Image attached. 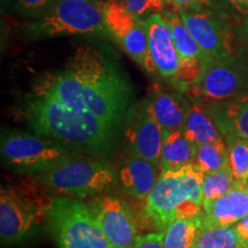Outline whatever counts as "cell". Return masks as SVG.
Masks as SVG:
<instances>
[{"label":"cell","instance_id":"17","mask_svg":"<svg viewBox=\"0 0 248 248\" xmlns=\"http://www.w3.org/2000/svg\"><path fill=\"white\" fill-rule=\"evenodd\" d=\"M147 104L152 115L163 130L171 131L183 129L188 107L184 106L178 95L155 86Z\"/></svg>","mask_w":248,"mask_h":248},{"label":"cell","instance_id":"6","mask_svg":"<svg viewBox=\"0 0 248 248\" xmlns=\"http://www.w3.org/2000/svg\"><path fill=\"white\" fill-rule=\"evenodd\" d=\"M190 89L198 98L209 104L247 94L248 49L240 48L230 57L213 60Z\"/></svg>","mask_w":248,"mask_h":248},{"label":"cell","instance_id":"11","mask_svg":"<svg viewBox=\"0 0 248 248\" xmlns=\"http://www.w3.org/2000/svg\"><path fill=\"white\" fill-rule=\"evenodd\" d=\"M91 209L110 248L133 246L138 238V229L124 201L108 195L94 201Z\"/></svg>","mask_w":248,"mask_h":248},{"label":"cell","instance_id":"24","mask_svg":"<svg viewBox=\"0 0 248 248\" xmlns=\"http://www.w3.org/2000/svg\"><path fill=\"white\" fill-rule=\"evenodd\" d=\"M194 248H243L234 226L202 228Z\"/></svg>","mask_w":248,"mask_h":248},{"label":"cell","instance_id":"19","mask_svg":"<svg viewBox=\"0 0 248 248\" xmlns=\"http://www.w3.org/2000/svg\"><path fill=\"white\" fill-rule=\"evenodd\" d=\"M213 114L219 131L235 133L248 139V93L232 100L219 102Z\"/></svg>","mask_w":248,"mask_h":248},{"label":"cell","instance_id":"13","mask_svg":"<svg viewBox=\"0 0 248 248\" xmlns=\"http://www.w3.org/2000/svg\"><path fill=\"white\" fill-rule=\"evenodd\" d=\"M141 20L147 31L148 47L156 73L171 82L181 63L171 29L161 13H152Z\"/></svg>","mask_w":248,"mask_h":248},{"label":"cell","instance_id":"25","mask_svg":"<svg viewBox=\"0 0 248 248\" xmlns=\"http://www.w3.org/2000/svg\"><path fill=\"white\" fill-rule=\"evenodd\" d=\"M237 184L238 182L234 179L229 167L217 170L215 172L206 173L202 181L203 203L222 197L231 191Z\"/></svg>","mask_w":248,"mask_h":248},{"label":"cell","instance_id":"31","mask_svg":"<svg viewBox=\"0 0 248 248\" xmlns=\"http://www.w3.org/2000/svg\"><path fill=\"white\" fill-rule=\"evenodd\" d=\"M164 2L168 5L173 6L175 8L184 7V6L207 4V0H164Z\"/></svg>","mask_w":248,"mask_h":248},{"label":"cell","instance_id":"15","mask_svg":"<svg viewBox=\"0 0 248 248\" xmlns=\"http://www.w3.org/2000/svg\"><path fill=\"white\" fill-rule=\"evenodd\" d=\"M247 214L248 183H238L228 193L204 202L200 217L202 228L233 226Z\"/></svg>","mask_w":248,"mask_h":248},{"label":"cell","instance_id":"30","mask_svg":"<svg viewBox=\"0 0 248 248\" xmlns=\"http://www.w3.org/2000/svg\"><path fill=\"white\" fill-rule=\"evenodd\" d=\"M233 226L239 237L241 247L248 248V214Z\"/></svg>","mask_w":248,"mask_h":248},{"label":"cell","instance_id":"8","mask_svg":"<svg viewBox=\"0 0 248 248\" xmlns=\"http://www.w3.org/2000/svg\"><path fill=\"white\" fill-rule=\"evenodd\" d=\"M0 152L9 166L38 175L71 156L69 148L61 142L20 132L2 133Z\"/></svg>","mask_w":248,"mask_h":248},{"label":"cell","instance_id":"18","mask_svg":"<svg viewBox=\"0 0 248 248\" xmlns=\"http://www.w3.org/2000/svg\"><path fill=\"white\" fill-rule=\"evenodd\" d=\"M197 146L185 137L182 130H164L161 147V171L179 169L194 163Z\"/></svg>","mask_w":248,"mask_h":248},{"label":"cell","instance_id":"16","mask_svg":"<svg viewBox=\"0 0 248 248\" xmlns=\"http://www.w3.org/2000/svg\"><path fill=\"white\" fill-rule=\"evenodd\" d=\"M151 161L133 156L123 164L120 170V182L123 191L136 199H146L160 175Z\"/></svg>","mask_w":248,"mask_h":248},{"label":"cell","instance_id":"28","mask_svg":"<svg viewBox=\"0 0 248 248\" xmlns=\"http://www.w3.org/2000/svg\"><path fill=\"white\" fill-rule=\"evenodd\" d=\"M57 0H14L15 9L26 16L35 17L42 14Z\"/></svg>","mask_w":248,"mask_h":248},{"label":"cell","instance_id":"4","mask_svg":"<svg viewBox=\"0 0 248 248\" xmlns=\"http://www.w3.org/2000/svg\"><path fill=\"white\" fill-rule=\"evenodd\" d=\"M104 0H57L26 26L31 38L66 35L110 37L105 18Z\"/></svg>","mask_w":248,"mask_h":248},{"label":"cell","instance_id":"9","mask_svg":"<svg viewBox=\"0 0 248 248\" xmlns=\"http://www.w3.org/2000/svg\"><path fill=\"white\" fill-rule=\"evenodd\" d=\"M185 27L201 49L213 60H221L234 53L231 18L207 4L176 8Z\"/></svg>","mask_w":248,"mask_h":248},{"label":"cell","instance_id":"20","mask_svg":"<svg viewBox=\"0 0 248 248\" xmlns=\"http://www.w3.org/2000/svg\"><path fill=\"white\" fill-rule=\"evenodd\" d=\"M182 131L195 146L222 139L221 131L214 122V117L203 107L197 104L188 106Z\"/></svg>","mask_w":248,"mask_h":248},{"label":"cell","instance_id":"29","mask_svg":"<svg viewBox=\"0 0 248 248\" xmlns=\"http://www.w3.org/2000/svg\"><path fill=\"white\" fill-rule=\"evenodd\" d=\"M131 248H163V232H152L138 235L137 240Z\"/></svg>","mask_w":248,"mask_h":248},{"label":"cell","instance_id":"3","mask_svg":"<svg viewBox=\"0 0 248 248\" xmlns=\"http://www.w3.org/2000/svg\"><path fill=\"white\" fill-rule=\"evenodd\" d=\"M204 173L195 163L161 171L146 198L145 212L157 231L181 218H192L202 212Z\"/></svg>","mask_w":248,"mask_h":248},{"label":"cell","instance_id":"7","mask_svg":"<svg viewBox=\"0 0 248 248\" xmlns=\"http://www.w3.org/2000/svg\"><path fill=\"white\" fill-rule=\"evenodd\" d=\"M114 178L115 173L109 164L71 156L38 175L39 181L52 190L79 197L106 190L113 184Z\"/></svg>","mask_w":248,"mask_h":248},{"label":"cell","instance_id":"5","mask_svg":"<svg viewBox=\"0 0 248 248\" xmlns=\"http://www.w3.org/2000/svg\"><path fill=\"white\" fill-rule=\"evenodd\" d=\"M46 216L60 248H110L92 209L82 201L55 198L49 202Z\"/></svg>","mask_w":248,"mask_h":248},{"label":"cell","instance_id":"21","mask_svg":"<svg viewBox=\"0 0 248 248\" xmlns=\"http://www.w3.org/2000/svg\"><path fill=\"white\" fill-rule=\"evenodd\" d=\"M202 230L200 215L192 218L176 219L163 232V248H194Z\"/></svg>","mask_w":248,"mask_h":248},{"label":"cell","instance_id":"1","mask_svg":"<svg viewBox=\"0 0 248 248\" xmlns=\"http://www.w3.org/2000/svg\"><path fill=\"white\" fill-rule=\"evenodd\" d=\"M33 91L90 110L117 129L131 98V88L106 55L90 45L77 47L64 67L45 74Z\"/></svg>","mask_w":248,"mask_h":248},{"label":"cell","instance_id":"12","mask_svg":"<svg viewBox=\"0 0 248 248\" xmlns=\"http://www.w3.org/2000/svg\"><path fill=\"white\" fill-rule=\"evenodd\" d=\"M38 225L35 207L16 192H0V238L4 245L22 243L30 238Z\"/></svg>","mask_w":248,"mask_h":248},{"label":"cell","instance_id":"27","mask_svg":"<svg viewBox=\"0 0 248 248\" xmlns=\"http://www.w3.org/2000/svg\"><path fill=\"white\" fill-rule=\"evenodd\" d=\"M131 13L139 18H144L152 13H161L164 9V0H122Z\"/></svg>","mask_w":248,"mask_h":248},{"label":"cell","instance_id":"26","mask_svg":"<svg viewBox=\"0 0 248 248\" xmlns=\"http://www.w3.org/2000/svg\"><path fill=\"white\" fill-rule=\"evenodd\" d=\"M207 5L228 15L233 21L243 22L248 17V0H207Z\"/></svg>","mask_w":248,"mask_h":248},{"label":"cell","instance_id":"22","mask_svg":"<svg viewBox=\"0 0 248 248\" xmlns=\"http://www.w3.org/2000/svg\"><path fill=\"white\" fill-rule=\"evenodd\" d=\"M194 163L204 175L229 167V151L226 141L222 138L217 141L197 146Z\"/></svg>","mask_w":248,"mask_h":248},{"label":"cell","instance_id":"2","mask_svg":"<svg viewBox=\"0 0 248 248\" xmlns=\"http://www.w3.org/2000/svg\"><path fill=\"white\" fill-rule=\"evenodd\" d=\"M27 119L37 135L93 153L109 151L116 131L92 111L36 91L28 102Z\"/></svg>","mask_w":248,"mask_h":248},{"label":"cell","instance_id":"32","mask_svg":"<svg viewBox=\"0 0 248 248\" xmlns=\"http://www.w3.org/2000/svg\"><path fill=\"white\" fill-rule=\"evenodd\" d=\"M239 33H240L241 38H243L245 42H246L248 44V17L245 18L243 22L240 23Z\"/></svg>","mask_w":248,"mask_h":248},{"label":"cell","instance_id":"23","mask_svg":"<svg viewBox=\"0 0 248 248\" xmlns=\"http://www.w3.org/2000/svg\"><path fill=\"white\" fill-rule=\"evenodd\" d=\"M229 151V168L238 183L248 181V139L235 133H225Z\"/></svg>","mask_w":248,"mask_h":248},{"label":"cell","instance_id":"33","mask_svg":"<svg viewBox=\"0 0 248 248\" xmlns=\"http://www.w3.org/2000/svg\"><path fill=\"white\" fill-rule=\"evenodd\" d=\"M247 183H248V181H247Z\"/></svg>","mask_w":248,"mask_h":248},{"label":"cell","instance_id":"14","mask_svg":"<svg viewBox=\"0 0 248 248\" xmlns=\"http://www.w3.org/2000/svg\"><path fill=\"white\" fill-rule=\"evenodd\" d=\"M163 136L164 130L152 115L147 101L141 102L126 130V138L133 156L142 157L161 167Z\"/></svg>","mask_w":248,"mask_h":248},{"label":"cell","instance_id":"10","mask_svg":"<svg viewBox=\"0 0 248 248\" xmlns=\"http://www.w3.org/2000/svg\"><path fill=\"white\" fill-rule=\"evenodd\" d=\"M105 18L110 37H114L124 52L147 73H156L148 47L147 31L141 18L135 16L122 0H107Z\"/></svg>","mask_w":248,"mask_h":248}]
</instances>
